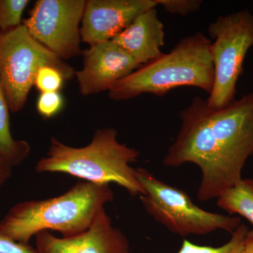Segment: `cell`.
Segmentation results:
<instances>
[{
  "label": "cell",
  "instance_id": "1",
  "mask_svg": "<svg viewBox=\"0 0 253 253\" xmlns=\"http://www.w3.org/2000/svg\"><path fill=\"white\" fill-rule=\"evenodd\" d=\"M180 119V130L163 164L196 165L201 173L198 200L217 199L242 179L245 165L253 156V92L219 109L196 96L181 111Z\"/></svg>",
  "mask_w": 253,
  "mask_h": 253
},
{
  "label": "cell",
  "instance_id": "2",
  "mask_svg": "<svg viewBox=\"0 0 253 253\" xmlns=\"http://www.w3.org/2000/svg\"><path fill=\"white\" fill-rule=\"evenodd\" d=\"M113 199L109 184L80 181L56 197L14 205L0 220V236L29 244L44 231H58L63 238L80 235Z\"/></svg>",
  "mask_w": 253,
  "mask_h": 253
},
{
  "label": "cell",
  "instance_id": "3",
  "mask_svg": "<svg viewBox=\"0 0 253 253\" xmlns=\"http://www.w3.org/2000/svg\"><path fill=\"white\" fill-rule=\"evenodd\" d=\"M118 134L114 128H101L95 131L89 144L79 148L52 137L46 156L37 163L36 172L65 173L98 184L115 183L131 196H142L144 190L131 167L140 153L120 142Z\"/></svg>",
  "mask_w": 253,
  "mask_h": 253
},
{
  "label": "cell",
  "instance_id": "4",
  "mask_svg": "<svg viewBox=\"0 0 253 253\" xmlns=\"http://www.w3.org/2000/svg\"><path fill=\"white\" fill-rule=\"evenodd\" d=\"M211 42L201 32L185 37L168 54L118 82L109 91V97L126 101L143 94L163 96L181 86H194L211 94L214 81Z\"/></svg>",
  "mask_w": 253,
  "mask_h": 253
},
{
  "label": "cell",
  "instance_id": "5",
  "mask_svg": "<svg viewBox=\"0 0 253 253\" xmlns=\"http://www.w3.org/2000/svg\"><path fill=\"white\" fill-rule=\"evenodd\" d=\"M136 175L144 190L139 198L145 211L173 234L182 237L218 230L232 234L241 224L239 217L199 208L186 191L161 181L144 168H136Z\"/></svg>",
  "mask_w": 253,
  "mask_h": 253
},
{
  "label": "cell",
  "instance_id": "6",
  "mask_svg": "<svg viewBox=\"0 0 253 253\" xmlns=\"http://www.w3.org/2000/svg\"><path fill=\"white\" fill-rule=\"evenodd\" d=\"M44 66L58 68L67 81L76 77V70L36 41L23 24L0 32V84L11 112L24 107L37 73Z\"/></svg>",
  "mask_w": 253,
  "mask_h": 253
},
{
  "label": "cell",
  "instance_id": "7",
  "mask_svg": "<svg viewBox=\"0 0 253 253\" xmlns=\"http://www.w3.org/2000/svg\"><path fill=\"white\" fill-rule=\"evenodd\" d=\"M208 33L214 40L211 51L214 81L206 101L212 109H222L235 100L245 58L253 47V14L246 9L219 16L209 25Z\"/></svg>",
  "mask_w": 253,
  "mask_h": 253
},
{
  "label": "cell",
  "instance_id": "8",
  "mask_svg": "<svg viewBox=\"0 0 253 253\" xmlns=\"http://www.w3.org/2000/svg\"><path fill=\"white\" fill-rule=\"evenodd\" d=\"M86 0H38L22 24L60 59L81 54V23Z\"/></svg>",
  "mask_w": 253,
  "mask_h": 253
},
{
  "label": "cell",
  "instance_id": "9",
  "mask_svg": "<svg viewBox=\"0 0 253 253\" xmlns=\"http://www.w3.org/2000/svg\"><path fill=\"white\" fill-rule=\"evenodd\" d=\"M83 53V68L76 71V78L84 96L109 91L118 82L141 67L113 41L90 46Z\"/></svg>",
  "mask_w": 253,
  "mask_h": 253
},
{
  "label": "cell",
  "instance_id": "10",
  "mask_svg": "<svg viewBox=\"0 0 253 253\" xmlns=\"http://www.w3.org/2000/svg\"><path fill=\"white\" fill-rule=\"evenodd\" d=\"M35 237L38 253H130L127 238L113 225L105 208L80 235L59 238L44 231Z\"/></svg>",
  "mask_w": 253,
  "mask_h": 253
},
{
  "label": "cell",
  "instance_id": "11",
  "mask_svg": "<svg viewBox=\"0 0 253 253\" xmlns=\"http://www.w3.org/2000/svg\"><path fill=\"white\" fill-rule=\"evenodd\" d=\"M157 0H87L81 23L82 42L93 46L112 41Z\"/></svg>",
  "mask_w": 253,
  "mask_h": 253
},
{
  "label": "cell",
  "instance_id": "12",
  "mask_svg": "<svg viewBox=\"0 0 253 253\" xmlns=\"http://www.w3.org/2000/svg\"><path fill=\"white\" fill-rule=\"evenodd\" d=\"M156 9L151 8L141 13L112 40L141 66L163 54L161 47L165 44L164 25L158 18Z\"/></svg>",
  "mask_w": 253,
  "mask_h": 253
},
{
  "label": "cell",
  "instance_id": "13",
  "mask_svg": "<svg viewBox=\"0 0 253 253\" xmlns=\"http://www.w3.org/2000/svg\"><path fill=\"white\" fill-rule=\"evenodd\" d=\"M9 107L0 84V157L13 168L19 166L29 156L27 141L15 139L10 129Z\"/></svg>",
  "mask_w": 253,
  "mask_h": 253
},
{
  "label": "cell",
  "instance_id": "14",
  "mask_svg": "<svg viewBox=\"0 0 253 253\" xmlns=\"http://www.w3.org/2000/svg\"><path fill=\"white\" fill-rule=\"evenodd\" d=\"M218 207L246 218L253 224V178L241 180L217 198Z\"/></svg>",
  "mask_w": 253,
  "mask_h": 253
},
{
  "label": "cell",
  "instance_id": "15",
  "mask_svg": "<svg viewBox=\"0 0 253 253\" xmlns=\"http://www.w3.org/2000/svg\"><path fill=\"white\" fill-rule=\"evenodd\" d=\"M249 231L246 224H240L231 234L230 240L219 247L199 246L184 240L177 253H240L244 249Z\"/></svg>",
  "mask_w": 253,
  "mask_h": 253
},
{
  "label": "cell",
  "instance_id": "16",
  "mask_svg": "<svg viewBox=\"0 0 253 253\" xmlns=\"http://www.w3.org/2000/svg\"><path fill=\"white\" fill-rule=\"evenodd\" d=\"M29 2L28 0H0V32L21 26L23 11Z\"/></svg>",
  "mask_w": 253,
  "mask_h": 253
},
{
  "label": "cell",
  "instance_id": "17",
  "mask_svg": "<svg viewBox=\"0 0 253 253\" xmlns=\"http://www.w3.org/2000/svg\"><path fill=\"white\" fill-rule=\"evenodd\" d=\"M66 81L63 73L58 68L44 66L38 70L34 85L41 93L59 91Z\"/></svg>",
  "mask_w": 253,
  "mask_h": 253
},
{
  "label": "cell",
  "instance_id": "18",
  "mask_svg": "<svg viewBox=\"0 0 253 253\" xmlns=\"http://www.w3.org/2000/svg\"><path fill=\"white\" fill-rule=\"evenodd\" d=\"M64 99L59 91L41 93L37 101V110L41 116L49 118L63 109Z\"/></svg>",
  "mask_w": 253,
  "mask_h": 253
},
{
  "label": "cell",
  "instance_id": "19",
  "mask_svg": "<svg viewBox=\"0 0 253 253\" xmlns=\"http://www.w3.org/2000/svg\"><path fill=\"white\" fill-rule=\"evenodd\" d=\"M202 3L201 0H157L158 6L168 12L182 16L197 11Z\"/></svg>",
  "mask_w": 253,
  "mask_h": 253
},
{
  "label": "cell",
  "instance_id": "20",
  "mask_svg": "<svg viewBox=\"0 0 253 253\" xmlns=\"http://www.w3.org/2000/svg\"><path fill=\"white\" fill-rule=\"evenodd\" d=\"M0 253H38L30 244H21L0 236Z\"/></svg>",
  "mask_w": 253,
  "mask_h": 253
},
{
  "label": "cell",
  "instance_id": "21",
  "mask_svg": "<svg viewBox=\"0 0 253 253\" xmlns=\"http://www.w3.org/2000/svg\"><path fill=\"white\" fill-rule=\"evenodd\" d=\"M12 173V166L0 157V189L11 178Z\"/></svg>",
  "mask_w": 253,
  "mask_h": 253
},
{
  "label": "cell",
  "instance_id": "22",
  "mask_svg": "<svg viewBox=\"0 0 253 253\" xmlns=\"http://www.w3.org/2000/svg\"><path fill=\"white\" fill-rule=\"evenodd\" d=\"M240 253H253V230L248 233L244 249Z\"/></svg>",
  "mask_w": 253,
  "mask_h": 253
}]
</instances>
